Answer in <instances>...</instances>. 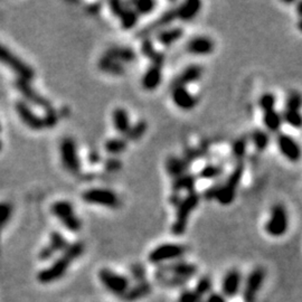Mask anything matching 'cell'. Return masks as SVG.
<instances>
[{
    "label": "cell",
    "mask_w": 302,
    "mask_h": 302,
    "mask_svg": "<svg viewBox=\"0 0 302 302\" xmlns=\"http://www.w3.org/2000/svg\"><path fill=\"white\" fill-rule=\"evenodd\" d=\"M83 251L84 245L82 242H76L72 245H69V248L63 252V254L51 266L40 272L38 281L42 283H52L56 281V280H59L68 271V269L72 264L73 261L82 255Z\"/></svg>",
    "instance_id": "6da1fadb"
},
{
    "label": "cell",
    "mask_w": 302,
    "mask_h": 302,
    "mask_svg": "<svg viewBox=\"0 0 302 302\" xmlns=\"http://www.w3.org/2000/svg\"><path fill=\"white\" fill-rule=\"evenodd\" d=\"M199 200L200 196L196 191H191L184 199H180L178 204L176 205V207H177L176 219L172 227V232L174 235L180 236L185 233L190 213L199 204Z\"/></svg>",
    "instance_id": "7a4b0ae2"
},
{
    "label": "cell",
    "mask_w": 302,
    "mask_h": 302,
    "mask_svg": "<svg viewBox=\"0 0 302 302\" xmlns=\"http://www.w3.org/2000/svg\"><path fill=\"white\" fill-rule=\"evenodd\" d=\"M243 173L244 164L240 162L229 174L224 184L215 185V199L223 205H229L230 203H233L236 196V190H238L242 177H243Z\"/></svg>",
    "instance_id": "3957f363"
},
{
    "label": "cell",
    "mask_w": 302,
    "mask_h": 302,
    "mask_svg": "<svg viewBox=\"0 0 302 302\" xmlns=\"http://www.w3.org/2000/svg\"><path fill=\"white\" fill-rule=\"evenodd\" d=\"M0 63L12 70L20 80L30 82L35 78L34 70L2 44H0Z\"/></svg>",
    "instance_id": "277c9868"
},
{
    "label": "cell",
    "mask_w": 302,
    "mask_h": 302,
    "mask_svg": "<svg viewBox=\"0 0 302 302\" xmlns=\"http://www.w3.org/2000/svg\"><path fill=\"white\" fill-rule=\"evenodd\" d=\"M59 153L65 170L71 175H79L81 172V161L75 141L70 137L64 138L60 141Z\"/></svg>",
    "instance_id": "5b68a950"
},
{
    "label": "cell",
    "mask_w": 302,
    "mask_h": 302,
    "mask_svg": "<svg viewBox=\"0 0 302 302\" xmlns=\"http://www.w3.org/2000/svg\"><path fill=\"white\" fill-rule=\"evenodd\" d=\"M288 227L289 217L285 207L282 204L274 205L271 210L270 218L265 224L266 233L273 238H280L287 233Z\"/></svg>",
    "instance_id": "8992f818"
},
{
    "label": "cell",
    "mask_w": 302,
    "mask_h": 302,
    "mask_svg": "<svg viewBox=\"0 0 302 302\" xmlns=\"http://www.w3.org/2000/svg\"><path fill=\"white\" fill-rule=\"evenodd\" d=\"M51 211L53 215L58 218L68 229L72 230V232H78V230L81 229L82 223L80 218L75 215L73 205L70 202L59 200L54 203Z\"/></svg>",
    "instance_id": "52a82bcc"
},
{
    "label": "cell",
    "mask_w": 302,
    "mask_h": 302,
    "mask_svg": "<svg viewBox=\"0 0 302 302\" xmlns=\"http://www.w3.org/2000/svg\"><path fill=\"white\" fill-rule=\"evenodd\" d=\"M82 199L89 204L101 205L109 208L120 207V198L114 191L104 188H91L82 194Z\"/></svg>",
    "instance_id": "ba28073f"
},
{
    "label": "cell",
    "mask_w": 302,
    "mask_h": 302,
    "mask_svg": "<svg viewBox=\"0 0 302 302\" xmlns=\"http://www.w3.org/2000/svg\"><path fill=\"white\" fill-rule=\"evenodd\" d=\"M100 281L112 293L123 296L129 290V280L124 276L115 273L109 269H102L98 273Z\"/></svg>",
    "instance_id": "9c48e42d"
},
{
    "label": "cell",
    "mask_w": 302,
    "mask_h": 302,
    "mask_svg": "<svg viewBox=\"0 0 302 302\" xmlns=\"http://www.w3.org/2000/svg\"><path fill=\"white\" fill-rule=\"evenodd\" d=\"M186 253L185 246L179 244H162L153 249L149 254V261L153 264L177 260Z\"/></svg>",
    "instance_id": "30bf717a"
},
{
    "label": "cell",
    "mask_w": 302,
    "mask_h": 302,
    "mask_svg": "<svg viewBox=\"0 0 302 302\" xmlns=\"http://www.w3.org/2000/svg\"><path fill=\"white\" fill-rule=\"evenodd\" d=\"M15 87L17 89L20 94L25 97L26 101H28L29 103L34 104V106L38 108H42L45 112L54 109L51 101H48L45 96H43L41 93H38L34 87L31 86L30 82L17 79V81L15 82Z\"/></svg>",
    "instance_id": "8fae6325"
},
{
    "label": "cell",
    "mask_w": 302,
    "mask_h": 302,
    "mask_svg": "<svg viewBox=\"0 0 302 302\" xmlns=\"http://www.w3.org/2000/svg\"><path fill=\"white\" fill-rule=\"evenodd\" d=\"M265 279V271L262 267H256L252 271L246 279L243 291V298L245 302H255L257 293L260 292L262 284Z\"/></svg>",
    "instance_id": "7c38bea8"
},
{
    "label": "cell",
    "mask_w": 302,
    "mask_h": 302,
    "mask_svg": "<svg viewBox=\"0 0 302 302\" xmlns=\"http://www.w3.org/2000/svg\"><path fill=\"white\" fill-rule=\"evenodd\" d=\"M15 110L17 112L19 119L26 124V127L34 131H41L45 128L44 120L40 115L36 114L28 104L24 101H17L15 103Z\"/></svg>",
    "instance_id": "4fadbf2b"
},
{
    "label": "cell",
    "mask_w": 302,
    "mask_h": 302,
    "mask_svg": "<svg viewBox=\"0 0 302 302\" xmlns=\"http://www.w3.org/2000/svg\"><path fill=\"white\" fill-rule=\"evenodd\" d=\"M277 144L280 152L288 159V160L296 162L302 157V149L300 145L292 137L285 133H280L277 138Z\"/></svg>",
    "instance_id": "5bb4252c"
},
{
    "label": "cell",
    "mask_w": 302,
    "mask_h": 302,
    "mask_svg": "<svg viewBox=\"0 0 302 302\" xmlns=\"http://www.w3.org/2000/svg\"><path fill=\"white\" fill-rule=\"evenodd\" d=\"M172 98L176 107L184 110V111H190L198 103V98L194 94H191L187 90V87L184 86L172 87Z\"/></svg>",
    "instance_id": "9a60e30c"
},
{
    "label": "cell",
    "mask_w": 302,
    "mask_h": 302,
    "mask_svg": "<svg viewBox=\"0 0 302 302\" xmlns=\"http://www.w3.org/2000/svg\"><path fill=\"white\" fill-rule=\"evenodd\" d=\"M175 19H177V15H176V8L169 9L168 12L163 13L160 17L157 18L156 20H153L151 24L147 25L145 28H142L137 37L138 38H148V36H150L153 32H157L158 30L162 29L163 27H167L173 23Z\"/></svg>",
    "instance_id": "2e32d148"
},
{
    "label": "cell",
    "mask_w": 302,
    "mask_h": 302,
    "mask_svg": "<svg viewBox=\"0 0 302 302\" xmlns=\"http://www.w3.org/2000/svg\"><path fill=\"white\" fill-rule=\"evenodd\" d=\"M69 248L66 239L58 232H53L49 236V243L43 248L40 252V259L42 261H47L59 251H65Z\"/></svg>",
    "instance_id": "e0dca14e"
},
{
    "label": "cell",
    "mask_w": 302,
    "mask_h": 302,
    "mask_svg": "<svg viewBox=\"0 0 302 302\" xmlns=\"http://www.w3.org/2000/svg\"><path fill=\"white\" fill-rule=\"evenodd\" d=\"M186 49H187V52L191 55L204 56V55L211 54L214 51V42L210 37L196 36L187 42V44H186Z\"/></svg>",
    "instance_id": "ac0fdd59"
},
{
    "label": "cell",
    "mask_w": 302,
    "mask_h": 302,
    "mask_svg": "<svg viewBox=\"0 0 302 302\" xmlns=\"http://www.w3.org/2000/svg\"><path fill=\"white\" fill-rule=\"evenodd\" d=\"M242 287V276L238 270L228 271L223 279L222 289L225 298H233L240 292Z\"/></svg>",
    "instance_id": "d6986e66"
},
{
    "label": "cell",
    "mask_w": 302,
    "mask_h": 302,
    "mask_svg": "<svg viewBox=\"0 0 302 302\" xmlns=\"http://www.w3.org/2000/svg\"><path fill=\"white\" fill-rule=\"evenodd\" d=\"M164 272L172 273L174 280L184 281L190 277H193L197 272V267L194 264H190L187 262H174L172 264L163 267Z\"/></svg>",
    "instance_id": "ffe728a7"
},
{
    "label": "cell",
    "mask_w": 302,
    "mask_h": 302,
    "mask_svg": "<svg viewBox=\"0 0 302 302\" xmlns=\"http://www.w3.org/2000/svg\"><path fill=\"white\" fill-rule=\"evenodd\" d=\"M203 75V69L199 65H189L173 81L172 87L184 86L193 84L198 81Z\"/></svg>",
    "instance_id": "44dd1931"
},
{
    "label": "cell",
    "mask_w": 302,
    "mask_h": 302,
    "mask_svg": "<svg viewBox=\"0 0 302 302\" xmlns=\"http://www.w3.org/2000/svg\"><path fill=\"white\" fill-rule=\"evenodd\" d=\"M202 8V3L198 0H187L176 8V15L177 19L181 21H190L193 20Z\"/></svg>",
    "instance_id": "7402d4cb"
},
{
    "label": "cell",
    "mask_w": 302,
    "mask_h": 302,
    "mask_svg": "<svg viewBox=\"0 0 302 302\" xmlns=\"http://www.w3.org/2000/svg\"><path fill=\"white\" fill-rule=\"evenodd\" d=\"M161 69L162 66L152 64L151 66L146 71L144 78H142V86H144L147 91L156 90L157 87L160 85L162 80Z\"/></svg>",
    "instance_id": "603a6c76"
},
{
    "label": "cell",
    "mask_w": 302,
    "mask_h": 302,
    "mask_svg": "<svg viewBox=\"0 0 302 302\" xmlns=\"http://www.w3.org/2000/svg\"><path fill=\"white\" fill-rule=\"evenodd\" d=\"M108 56L111 58L118 60L121 64H125V63H131L136 59V52L132 48L129 47H120V46H113L110 47L108 51L104 53Z\"/></svg>",
    "instance_id": "cb8c5ba5"
},
{
    "label": "cell",
    "mask_w": 302,
    "mask_h": 302,
    "mask_svg": "<svg viewBox=\"0 0 302 302\" xmlns=\"http://www.w3.org/2000/svg\"><path fill=\"white\" fill-rule=\"evenodd\" d=\"M98 69L102 72L111 75H122L124 73V65L106 54L102 55V57L98 60Z\"/></svg>",
    "instance_id": "d4e9b609"
},
{
    "label": "cell",
    "mask_w": 302,
    "mask_h": 302,
    "mask_svg": "<svg viewBox=\"0 0 302 302\" xmlns=\"http://www.w3.org/2000/svg\"><path fill=\"white\" fill-rule=\"evenodd\" d=\"M188 167L189 164L186 162L184 159H180L177 157H169L166 161L167 172L174 179L187 174Z\"/></svg>",
    "instance_id": "484cf974"
},
{
    "label": "cell",
    "mask_w": 302,
    "mask_h": 302,
    "mask_svg": "<svg viewBox=\"0 0 302 302\" xmlns=\"http://www.w3.org/2000/svg\"><path fill=\"white\" fill-rule=\"evenodd\" d=\"M114 128L121 135H125L129 131L131 123H130V118L128 112L125 111L122 108L115 109L112 114Z\"/></svg>",
    "instance_id": "4316f807"
},
{
    "label": "cell",
    "mask_w": 302,
    "mask_h": 302,
    "mask_svg": "<svg viewBox=\"0 0 302 302\" xmlns=\"http://www.w3.org/2000/svg\"><path fill=\"white\" fill-rule=\"evenodd\" d=\"M118 17L123 28L130 29V28H133V27L137 25V23H138L139 15L135 12V9L131 7L130 4L124 3V6L122 10L120 12V14L118 15Z\"/></svg>",
    "instance_id": "83f0119b"
},
{
    "label": "cell",
    "mask_w": 302,
    "mask_h": 302,
    "mask_svg": "<svg viewBox=\"0 0 302 302\" xmlns=\"http://www.w3.org/2000/svg\"><path fill=\"white\" fill-rule=\"evenodd\" d=\"M184 35V30L179 27H174V28L162 29L157 34V41L162 44L163 46H170L172 44L179 41Z\"/></svg>",
    "instance_id": "f1b7e54d"
},
{
    "label": "cell",
    "mask_w": 302,
    "mask_h": 302,
    "mask_svg": "<svg viewBox=\"0 0 302 302\" xmlns=\"http://www.w3.org/2000/svg\"><path fill=\"white\" fill-rule=\"evenodd\" d=\"M141 51L144 53V55L146 57L149 58L152 64L155 65H159V66H163V63L164 60H166V57H164V55L160 52H157L155 49V46H153V43L146 38L142 43V46H141Z\"/></svg>",
    "instance_id": "f546056e"
},
{
    "label": "cell",
    "mask_w": 302,
    "mask_h": 302,
    "mask_svg": "<svg viewBox=\"0 0 302 302\" xmlns=\"http://www.w3.org/2000/svg\"><path fill=\"white\" fill-rule=\"evenodd\" d=\"M263 123H264L265 128L271 131V132H277V131L281 128L283 123L282 115L280 114L276 109L269 110V111L263 112Z\"/></svg>",
    "instance_id": "4dcf8cb0"
},
{
    "label": "cell",
    "mask_w": 302,
    "mask_h": 302,
    "mask_svg": "<svg viewBox=\"0 0 302 302\" xmlns=\"http://www.w3.org/2000/svg\"><path fill=\"white\" fill-rule=\"evenodd\" d=\"M150 290H151V287L149 283L146 281H140L138 284L136 285V287L129 289L127 292H125V294L123 295V298L127 301L139 300L141 298H144V296L149 294Z\"/></svg>",
    "instance_id": "1f68e13d"
},
{
    "label": "cell",
    "mask_w": 302,
    "mask_h": 302,
    "mask_svg": "<svg viewBox=\"0 0 302 302\" xmlns=\"http://www.w3.org/2000/svg\"><path fill=\"white\" fill-rule=\"evenodd\" d=\"M196 184V177L193 175L185 174L181 177L175 178L173 180V189L175 194H178V191L183 189L189 190V193L194 191V187Z\"/></svg>",
    "instance_id": "d6a6232c"
},
{
    "label": "cell",
    "mask_w": 302,
    "mask_h": 302,
    "mask_svg": "<svg viewBox=\"0 0 302 302\" xmlns=\"http://www.w3.org/2000/svg\"><path fill=\"white\" fill-rule=\"evenodd\" d=\"M251 140L253 142L254 147L259 151L265 150L269 147V144H270V137H269L267 132H265L264 130H261V129H256L252 132Z\"/></svg>",
    "instance_id": "836d02e7"
},
{
    "label": "cell",
    "mask_w": 302,
    "mask_h": 302,
    "mask_svg": "<svg viewBox=\"0 0 302 302\" xmlns=\"http://www.w3.org/2000/svg\"><path fill=\"white\" fill-rule=\"evenodd\" d=\"M283 122L288 123L290 127L294 129H301L302 128V114L301 111H296V110H289L284 109L282 114Z\"/></svg>",
    "instance_id": "e575fe53"
},
{
    "label": "cell",
    "mask_w": 302,
    "mask_h": 302,
    "mask_svg": "<svg viewBox=\"0 0 302 302\" xmlns=\"http://www.w3.org/2000/svg\"><path fill=\"white\" fill-rule=\"evenodd\" d=\"M148 129V124L146 121H139L135 125H131L129 131L125 133V140H131V141H137L141 139L146 131Z\"/></svg>",
    "instance_id": "d590c367"
},
{
    "label": "cell",
    "mask_w": 302,
    "mask_h": 302,
    "mask_svg": "<svg viewBox=\"0 0 302 302\" xmlns=\"http://www.w3.org/2000/svg\"><path fill=\"white\" fill-rule=\"evenodd\" d=\"M128 147V141L122 138H112L109 139L106 142V150L111 153V155H119V153H122Z\"/></svg>",
    "instance_id": "8d00e7d4"
},
{
    "label": "cell",
    "mask_w": 302,
    "mask_h": 302,
    "mask_svg": "<svg viewBox=\"0 0 302 302\" xmlns=\"http://www.w3.org/2000/svg\"><path fill=\"white\" fill-rule=\"evenodd\" d=\"M130 5L138 15L150 14L156 7V3L151 2V0H135V2H131Z\"/></svg>",
    "instance_id": "74e56055"
},
{
    "label": "cell",
    "mask_w": 302,
    "mask_h": 302,
    "mask_svg": "<svg viewBox=\"0 0 302 302\" xmlns=\"http://www.w3.org/2000/svg\"><path fill=\"white\" fill-rule=\"evenodd\" d=\"M224 172L222 166L218 164H207L200 170L199 176L204 179H215L218 178Z\"/></svg>",
    "instance_id": "f35d334b"
},
{
    "label": "cell",
    "mask_w": 302,
    "mask_h": 302,
    "mask_svg": "<svg viewBox=\"0 0 302 302\" xmlns=\"http://www.w3.org/2000/svg\"><path fill=\"white\" fill-rule=\"evenodd\" d=\"M246 148H248V139L244 138V137L239 138L234 142L232 146V155L236 160L240 161L245 156Z\"/></svg>",
    "instance_id": "ab89813d"
},
{
    "label": "cell",
    "mask_w": 302,
    "mask_h": 302,
    "mask_svg": "<svg viewBox=\"0 0 302 302\" xmlns=\"http://www.w3.org/2000/svg\"><path fill=\"white\" fill-rule=\"evenodd\" d=\"M302 108V95L298 91H292L289 93L285 101V109L289 110H296V111H301Z\"/></svg>",
    "instance_id": "60d3db41"
},
{
    "label": "cell",
    "mask_w": 302,
    "mask_h": 302,
    "mask_svg": "<svg viewBox=\"0 0 302 302\" xmlns=\"http://www.w3.org/2000/svg\"><path fill=\"white\" fill-rule=\"evenodd\" d=\"M13 214V207L9 203L0 202V228L6 226Z\"/></svg>",
    "instance_id": "b9f144b4"
},
{
    "label": "cell",
    "mask_w": 302,
    "mask_h": 302,
    "mask_svg": "<svg viewBox=\"0 0 302 302\" xmlns=\"http://www.w3.org/2000/svg\"><path fill=\"white\" fill-rule=\"evenodd\" d=\"M276 102H277V98L274 96V94L267 92V93H264V94L260 97L259 104L262 111L265 112V111H269V110H272L276 108Z\"/></svg>",
    "instance_id": "7bdbcfd3"
},
{
    "label": "cell",
    "mask_w": 302,
    "mask_h": 302,
    "mask_svg": "<svg viewBox=\"0 0 302 302\" xmlns=\"http://www.w3.org/2000/svg\"><path fill=\"white\" fill-rule=\"evenodd\" d=\"M211 288H212V281H211V280L208 278H203V279L199 280L198 283H197L195 291H196V293L198 294L202 298L203 295H205V294H207L208 292H210Z\"/></svg>",
    "instance_id": "ee69618b"
},
{
    "label": "cell",
    "mask_w": 302,
    "mask_h": 302,
    "mask_svg": "<svg viewBox=\"0 0 302 302\" xmlns=\"http://www.w3.org/2000/svg\"><path fill=\"white\" fill-rule=\"evenodd\" d=\"M44 124H45V128H53L58 122V113L55 111L54 109L49 110V111L45 112V115L43 117Z\"/></svg>",
    "instance_id": "f6af8a7d"
},
{
    "label": "cell",
    "mask_w": 302,
    "mask_h": 302,
    "mask_svg": "<svg viewBox=\"0 0 302 302\" xmlns=\"http://www.w3.org/2000/svg\"><path fill=\"white\" fill-rule=\"evenodd\" d=\"M200 296L194 290H187L180 294L179 302H199Z\"/></svg>",
    "instance_id": "bcb514c9"
},
{
    "label": "cell",
    "mask_w": 302,
    "mask_h": 302,
    "mask_svg": "<svg viewBox=\"0 0 302 302\" xmlns=\"http://www.w3.org/2000/svg\"><path fill=\"white\" fill-rule=\"evenodd\" d=\"M104 166H106V169L108 172H118V170H120L121 167H122V163H121V161L117 158H109L107 159Z\"/></svg>",
    "instance_id": "7dc6e473"
},
{
    "label": "cell",
    "mask_w": 302,
    "mask_h": 302,
    "mask_svg": "<svg viewBox=\"0 0 302 302\" xmlns=\"http://www.w3.org/2000/svg\"><path fill=\"white\" fill-rule=\"evenodd\" d=\"M206 302H226V298L222 293H210Z\"/></svg>",
    "instance_id": "c3c4849f"
},
{
    "label": "cell",
    "mask_w": 302,
    "mask_h": 302,
    "mask_svg": "<svg viewBox=\"0 0 302 302\" xmlns=\"http://www.w3.org/2000/svg\"><path fill=\"white\" fill-rule=\"evenodd\" d=\"M132 273H133V277L136 279H140V281H144V269L141 266H136L132 269Z\"/></svg>",
    "instance_id": "681fc988"
},
{
    "label": "cell",
    "mask_w": 302,
    "mask_h": 302,
    "mask_svg": "<svg viewBox=\"0 0 302 302\" xmlns=\"http://www.w3.org/2000/svg\"><path fill=\"white\" fill-rule=\"evenodd\" d=\"M296 14L299 15L300 18H302V2L296 5Z\"/></svg>",
    "instance_id": "f907efd6"
},
{
    "label": "cell",
    "mask_w": 302,
    "mask_h": 302,
    "mask_svg": "<svg viewBox=\"0 0 302 302\" xmlns=\"http://www.w3.org/2000/svg\"><path fill=\"white\" fill-rule=\"evenodd\" d=\"M298 29L302 32V18H300L298 21Z\"/></svg>",
    "instance_id": "816d5d0a"
},
{
    "label": "cell",
    "mask_w": 302,
    "mask_h": 302,
    "mask_svg": "<svg viewBox=\"0 0 302 302\" xmlns=\"http://www.w3.org/2000/svg\"><path fill=\"white\" fill-rule=\"evenodd\" d=\"M2 149H3V141L0 140V151H2Z\"/></svg>",
    "instance_id": "f5cc1de1"
},
{
    "label": "cell",
    "mask_w": 302,
    "mask_h": 302,
    "mask_svg": "<svg viewBox=\"0 0 302 302\" xmlns=\"http://www.w3.org/2000/svg\"><path fill=\"white\" fill-rule=\"evenodd\" d=\"M0 132H2V124H0Z\"/></svg>",
    "instance_id": "db71d44e"
},
{
    "label": "cell",
    "mask_w": 302,
    "mask_h": 302,
    "mask_svg": "<svg viewBox=\"0 0 302 302\" xmlns=\"http://www.w3.org/2000/svg\"><path fill=\"white\" fill-rule=\"evenodd\" d=\"M0 229H2V228H0Z\"/></svg>",
    "instance_id": "11a10c76"
}]
</instances>
